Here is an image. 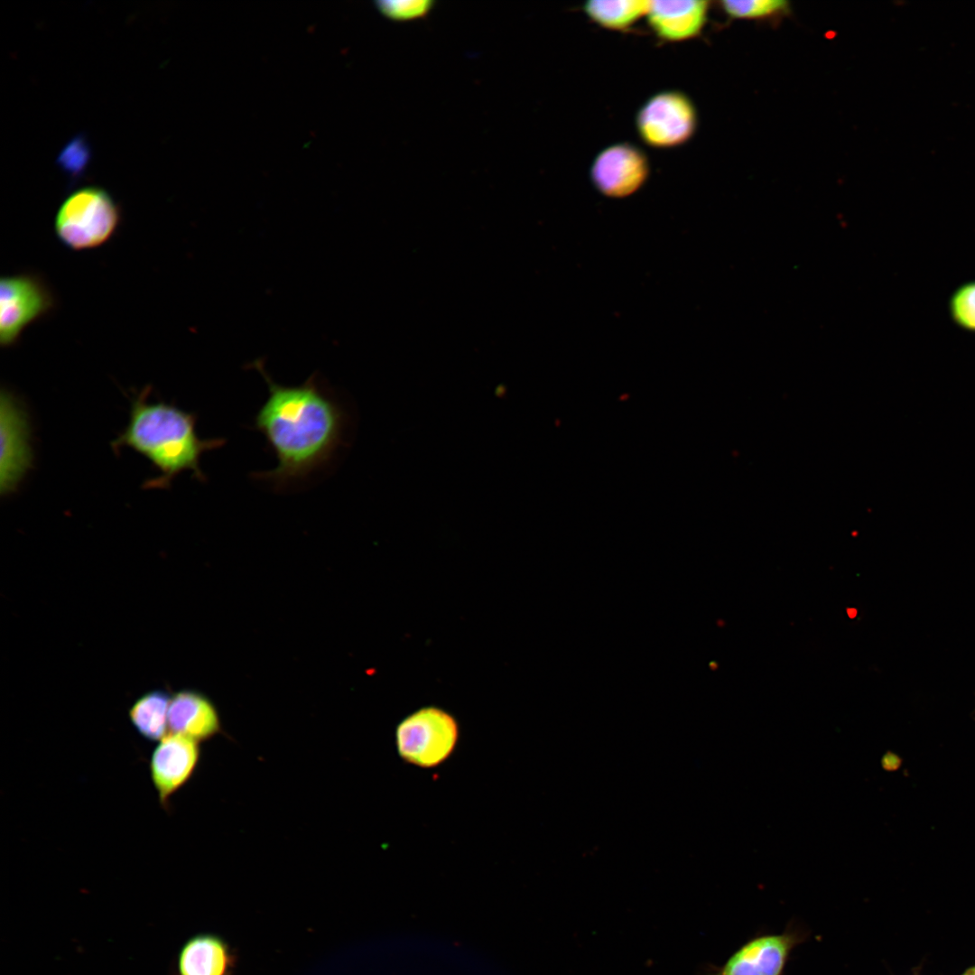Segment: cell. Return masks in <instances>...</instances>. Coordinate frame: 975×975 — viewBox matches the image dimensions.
I'll list each match as a JSON object with an SVG mask.
<instances>
[{"mask_svg": "<svg viewBox=\"0 0 975 975\" xmlns=\"http://www.w3.org/2000/svg\"><path fill=\"white\" fill-rule=\"evenodd\" d=\"M699 124L693 100L679 89L650 96L638 108L635 125L640 140L652 148L670 149L688 143Z\"/></svg>", "mask_w": 975, "mask_h": 975, "instance_id": "5", "label": "cell"}, {"mask_svg": "<svg viewBox=\"0 0 975 975\" xmlns=\"http://www.w3.org/2000/svg\"><path fill=\"white\" fill-rule=\"evenodd\" d=\"M810 932L791 922L782 933H757L738 948L721 965H709L703 975H784L793 951Z\"/></svg>", "mask_w": 975, "mask_h": 975, "instance_id": "6", "label": "cell"}, {"mask_svg": "<svg viewBox=\"0 0 975 975\" xmlns=\"http://www.w3.org/2000/svg\"><path fill=\"white\" fill-rule=\"evenodd\" d=\"M847 614L850 618H854L857 616L858 611L856 608H848Z\"/></svg>", "mask_w": 975, "mask_h": 975, "instance_id": "20", "label": "cell"}, {"mask_svg": "<svg viewBox=\"0 0 975 975\" xmlns=\"http://www.w3.org/2000/svg\"><path fill=\"white\" fill-rule=\"evenodd\" d=\"M0 492L5 496L17 488L32 463L27 413L5 390L0 397Z\"/></svg>", "mask_w": 975, "mask_h": 975, "instance_id": "9", "label": "cell"}, {"mask_svg": "<svg viewBox=\"0 0 975 975\" xmlns=\"http://www.w3.org/2000/svg\"><path fill=\"white\" fill-rule=\"evenodd\" d=\"M265 378L269 395L254 426L277 458V466L254 478L283 488L329 462L344 441L346 413L312 375L299 385L275 383L261 361L253 364Z\"/></svg>", "mask_w": 975, "mask_h": 975, "instance_id": "1", "label": "cell"}, {"mask_svg": "<svg viewBox=\"0 0 975 975\" xmlns=\"http://www.w3.org/2000/svg\"><path fill=\"white\" fill-rule=\"evenodd\" d=\"M150 390H143L131 405L129 422L112 446L130 448L144 456L160 471L146 481V488L168 487L180 473L190 470L204 480L201 455L225 445L223 438L200 439L196 432V416L163 402L149 403Z\"/></svg>", "mask_w": 975, "mask_h": 975, "instance_id": "2", "label": "cell"}, {"mask_svg": "<svg viewBox=\"0 0 975 975\" xmlns=\"http://www.w3.org/2000/svg\"><path fill=\"white\" fill-rule=\"evenodd\" d=\"M199 741L169 732L158 741L150 759V775L159 803L169 808L171 798L190 779L200 760Z\"/></svg>", "mask_w": 975, "mask_h": 975, "instance_id": "10", "label": "cell"}, {"mask_svg": "<svg viewBox=\"0 0 975 975\" xmlns=\"http://www.w3.org/2000/svg\"><path fill=\"white\" fill-rule=\"evenodd\" d=\"M378 11L393 21H408L425 16L433 8L432 0H387L375 3Z\"/></svg>", "mask_w": 975, "mask_h": 975, "instance_id": "18", "label": "cell"}, {"mask_svg": "<svg viewBox=\"0 0 975 975\" xmlns=\"http://www.w3.org/2000/svg\"><path fill=\"white\" fill-rule=\"evenodd\" d=\"M648 6L646 0H590L581 10L600 28L626 32L645 17Z\"/></svg>", "mask_w": 975, "mask_h": 975, "instance_id": "15", "label": "cell"}, {"mask_svg": "<svg viewBox=\"0 0 975 975\" xmlns=\"http://www.w3.org/2000/svg\"><path fill=\"white\" fill-rule=\"evenodd\" d=\"M120 221V210L107 191L85 187L69 195L60 206L54 228L60 241L73 250L106 243Z\"/></svg>", "mask_w": 975, "mask_h": 975, "instance_id": "3", "label": "cell"}, {"mask_svg": "<svg viewBox=\"0 0 975 975\" xmlns=\"http://www.w3.org/2000/svg\"><path fill=\"white\" fill-rule=\"evenodd\" d=\"M710 2L705 0L649 1L645 15L654 34L666 42L699 37L708 23Z\"/></svg>", "mask_w": 975, "mask_h": 975, "instance_id": "11", "label": "cell"}, {"mask_svg": "<svg viewBox=\"0 0 975 975\" xmlns=\"http://www.w3.org/2000/svg\"><path fill=\"white\" fill-rule=\"evenodd\" d=\"M235 961L226 941L212 933L190 938L178 957L179 975H231Z\"/></svg>", "mask_w": 975, "mask_h": 975, "instance_id": "13", "label": "cell"}, {"mask_svg": "<svg viewBox=\"0 0 975 975\" xmlns=\"http://www.w3.org/2000/svg\"><path fill=\"white\" fill-rule=\"evenodd\" d=\"M720 7L730 19L770 21L787 14L789 3L783 0H725Z\"/></svg>", "mask_w": 975, "mask_h": 975, "instance_id": "16", "label": "cell"}, {"mask_svg": "<svg viewBox=\"0 0 975 975\" xmlns=\"http://www.w3.org/2000/svg\"><path fill=\"white\" fill-rule=\"evenodd\" d=\"M460 726L453 715L436 706L422 707L404 717L395 729L398 756L405 763L433 768L454 752Z\"/></svg>", "mask_w": 975, "mask_h": 975, "instance_id": "4", "label": "cell"}, {"mask_svg": "<svg viewBox=\"0 0 975 975\" xmlns=\"http://www.w3.org/2000/svg\"><path fill=\"white\" fill-rule=\"evenodd\" d=\"M162 690L141 695L130 707L128 716L137 733L148 741H160L169 732L168 714L171 702Z\"/></svg>", "mask_w": 975, "mask_h": 975, "instance_id": "14", "label": "cell"}, {"mask_svg": "<svg viewBox=\"0 0 975 975\" xmlns=\"http://www.w3.org/2000/svg\"><path fill=\"white\" fill-rule=\"evenodd\" d=\"M168 725L169 732L200 742L218 733L219 719L214 706L203 695L181 691L171 698Z\"/></svg>", "mask_w": 975, "mask_h": 975, "instance_id": "12", "label": "cell"}, {"mask_svg": "<svg viewBox=\"0 0 975 975\" xmlns=\"http://www.w3.org/2000/svg\"><path fill=\"white\" fill-rule=\"evenodd\" d=\"M54 307L50 289L39 277L23 274L0 281V343L14 344L23 330Z\"/></svg>", "mask_w": 975, "mask_h": 975, "instance_id": "7", "label": "cell"}, {"mask_svg": "<svg viewBox=\"0 0 975 975\" xmlns=\"http://www.w3.org/2000/svg\"><path fill=\"white\" fill-rule=\"evenodd\" d=\"M650 162L645 153L629 142L601 149L593 158L590 178L602 195L621 199L636 192L647 181Z\"/></svg>", "mask_w": 975, "mask_h": 975, "instance_id": "8", "label": "cell"}, {"mask_svg": "<svg viewBox=\"0 0 975 975\" xmlns=\"http://www.w3.org/2000/svg\"><path fill=\"white\" fill-rule=\"evenodd\" d=\"M951 320L963 331L975 334V280L960 284L948 301Z\"/></svg>", "mask_w": 975, "mask_h": 975, "instance_id": "17", "label": "cell"}, {"mask_svg": "<svg viewBox=\"0 0 975 975\" xmlns=\"http://www.w3.org/2000/svg\"><path fill=\"white\" fill-rule=\"evenodd\" d=\"M961 975H975V965L966 969Z\"/></svg>", "mask_w": 975, "mask_h": 975, "instance_id": "19", "label": "cell"}]
</instances>
